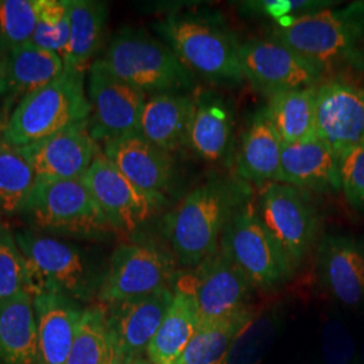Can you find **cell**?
Segmentation results:
<instances>
[{
	"instance_id": "33",
	"label": "cell",
	"mask_w": 364,
	"mask_h": 364,
	"mask_svg": "<svg viewBox=\"0 0 364 364\" xmlns=\"http://www.w3.org/2000/svg\"><path fill=\"white\" fill-rule=\"evenodd\" d=\"M278 329L275 313L251 316L236 333L223 364H260L273 344Z\"/></svg>"
},
{
	"instance_id": "4",
	"label": "cell",
	"mask_w": 364,
	"mask_h": 364,
	"mask_svg": "<svg viewBox=\"0 0 364 364\" xmlns=\"http://www.w3.org/2000/svg\"><path fill=\"white\" fill-rule=\"evenodd\" d=\"M156 30L195 76L225 87L245 81L242 43L218 21L195 14H170L156 23Z\"/></svg>"
},
{
	"instance_id": "45",
	"label": "cell",
	"mask_w": 364,
	"mask_h": 364,
	"mask_svg": "<svg viewBox=\"0 0 364 364\" xmlns=\"http://www.w3.org/2000/svg\"><path fill=\"white\" fill-rule=\"evenodd\" d=\"M363 7H364V1H363Z\"/></svg>"
},
{
	"instance_id": "38",
	"label": "cell",
	"mask_w": 364,
	"mask_h": 364,
	"mask_svg": "<svg viewBox=\"0 0 364 364\" xmlns=\"http://www.w3.org/2000/svg\"><path fill=\"white\" fill-rule=\"evenodd\" d=\"M323 355L326 364H351L355 343L347 328L338 321H328L323 329Z\"/></svg>"
},
{
	"instance_id": "27",
	"label": "cell",
	"mask_w": 364,
	"mask_h": 364,
	"mask_svg": "<svg viewBox=\"0 0 364 364\" xmlns=\"http://www.w3.org/2000/svg\"><path fill=\"white\" fill-rule=\"evenodd\" d=\"M69 9L70 33L63 54L64 68L87 75L105 38L108 6L97 0H69Z\"/></svg>"
},
{
	"instance_id": "10",
	"label": "cell",
	"mask_w": 364,
	"mask_h": 364,
	"mask_svg": "<svg viewBox=\"0 0 364 364\" xmlns=\"http://www.w3.org/2000/svg\"><path fill=\"white\" fill-rule=\"evenodd\" d=\"M87 84L92 108L90 132L97 144L141 134L147 95L117 77L103 60L92 63Z\"/></svg>"
},
{
	"instance_id": "8",
	"label": "cell",
	"mask_w": 364,
	"mask_h": 364,
	"mask_svg": "<svg viewBox=\"0 0 364 364\" xmlns=\"http://www.w3.org/2000/svg\"><path fill=\"white\" fill-rule=\"evenodd\" d=\"M219 250L252 287L272 290L282 287L294 273V267L260 219L252 197L225 225Z\"/></svg>"
},
{
	"instance_id": "15",
	"label": "cell",
	"mask_w": 364,
	"mask_h": 364,
	"mask_svg": "<svg viewBox=\"0 0 364 364\" xmlns=\"http://www.w3.org/2000/svg\"><path fill=\"white\" fill-rule=\"evenodd\" d=\"M18 150L36 180L68 181L82 180L102 149L92 138L88 120Z\"/></svg>"
},
{
	"instance_id": "31",
	"label": "cell",
	"mask_w": 364,
	"mask_h": 364,
	"mask_svg": "<svg viewBox=\"0 0 364 364\" xmlns=\"http://www.w3.org/2000/svg\"><path fill=\"white\" fill-rule=\"evenodd\" d=\"M252 314L247 311L220 321L200 324L177 364H223L236 333Z\"/></svg>"
},
{
	"instance_id": "12",
	"label": "cell",
	"mask_w": 364,
	"mask_h": 364,
	"mask_svg": "<svg viewBox=\"0 0 364 364\" xmlns=\"http://www.w3.org/2000/svg\"><path fill=\"white\" fill-rule=\"evenodd\" d=\"M82 181L115 232L132 235L153 220L165 204L164 196L139 189L105 156L103 150L92 162Z\"/></svg>"
},
{
	"instance_id": "34",
	"label": "cell",
	"mask_w": 364,
	"mask_h": 364,
	"mask_svg": "<svg viewBox=\"0 0 364 364\" xmlns=\"http://www.w3.org/2000/svg\"><path fill=\"white\" fill-rule=\"evenodd\" d=\"M69 33V0H38L37 22L30 42L63 57L68 46Z\"/></svg>"
},
{
	"instance_id": "16",
	"label": "cell",
	"mask_w": 364,
	"mask_h": 364,
	"mask_svg": "<svg viewBox=\"0 0 364 364\" xmlns=\"http://www.w3.org/2000/svg\"><path fill=\"white\" fill-rule=\"evenodd\" d=\"M317 138L338 158L364 144V87L336 78L317 87Z\"/></svg>"
},
{
	"instance_id": "23",
	"label": "cell",
	"mask_w": 364,
	"mask_h": 364,
	"mask_svg": "<svg viewBox=\"0 0 364 364\" xmlns=\"http://www.w3.org/2000/svg\"><path fill=\"white\" fill-rule=\"evenodd\" d=\"M195 114L188 146L209 164L227 161L234 146L235 117L230 103L216 92L195 96Z\"/></svg>"
},
{
	"instance_id": "40",
	"label": "cell",
	"mask_w": 364,
	"mask_h": 364,
	"mask_svg": "<svg viewBox=\"0 0 364 364\" xmlns=\"http://www.w3.org/2000/svg\"><path fill=\"white\" fill-rule=\"evenodd\" d=\"M7 58H9V53L0 46V97H1V93H3V87H4V75H6Z\"/></svg>"
},
{
	"instance_id": "19",
	"label": "cell",
	"mask_w": 364,
	"mask_h": 364,
	"mask_svg": "<svg viewBox=\"0 0 364 364\" xmlns=\"http://www.w3.org/2000/svg\"><path fill=\"white\" fill-rule=\"evenodd\" d=\"M102 150L139 189L165 197L174 177L171 154L150 144L141 134L105 144Z\"/></svg>"
},
{
	"instance_id": "36",
	"label": "cell",
	"mask_w": 364,
	"mask_h": 364,
	"mask_svg": "<svg viewBox=\"0 0 364 364\" xmlns=\"http://www.w3.org/2000/svg\"><path fill=\"white\" fill-rule=\"evenodd\" d=\"M26 290V270L15 232L0 223V304Z\"/></svg>"
},
{
	"instance_id": "30",
	"label": "cell",
	"mask_w": 364,
	"mask_h": 364,
	"mask_svg": "<svg viewBox=\"0 0 364 364\" xmlns=\"http://www.w3.org/2000/svg\"><path fill=\"white\" fill-rule=\"evenodd\" d=\"M65 364H122L103 306L92 305L84 309Z\"/></svg>"
},
{
	"instance_id": "35",
	"label": "cell",
	"mask_w": 364,
	"mask_h": 364,
	"mask_svg": "<svg viewBox=\"0 0 364 364\" xmlns=\"http://www.w3.org/2000/svg\"><path fill=\"white\" fill-rule=\"evenodd\" d=\"M38 0H0V46L7 53L31 41Z\"/></svg>"
},
{
	"instance_id": "39",
	"label": "cell",
	"mask_w": 364,
	"mask_h": 364,
	"mask_svg": "<svg viewBox=\"0 0 364 364\" xmlns=\"http://www.w3.org/2000/svg\"><path fill=\"white\" fill-rule=\"evenodd\" d=\"M257 7L263 10L269 16H273L277 21L287 16H299L301 14L312 13L321 9H326V1H258Z\"/></svg>"
},
{
	"instance_id": "26",
	"label": "cell",
	"mask_w": 364,
	"mask_h": 364,
	"mask_svg": "<svg viewBox=\"0 0 364 364\" xmlns=\"http://www.w3.org/2000/svg\"><path fill=\"white\" fill-rule=\"evenodd\" d=\"M0 364H38V331L28 291L0 304Z\"/></svg>"
},
{
	"instance_id": "5",
	"label": "cell",
	"mask_w": 364,
	"mask_h": 364,
	"mask_svg": "<svg viewBox=\"0 0 364 364\" xmlns=\"http://www.w3.org/2000/svg\"><path fill=\"white\" fill-rule=\"evenodd\" d=\"M85 76L64 68L50 84L23 99L15 107L3 130L6 144L15 149L25 147L88 122L92 108Z\"/></svg>"
},
{
	"instance_id": "7",
	"label": "cell",
	"mask_w": 364,
	"mask_h": 364,
	"mask_svg": "<svg viewBox=\"0 0 364 364\" xmlns=\"http://www.w3.org/2000/svg\"><path fill=\"white\" fill-rule=\"evenodd\" d=\"M22 216L28 228L61 239L97 240L115 232L82 180H36Z\"/></svg>"
},
{
	"instance_id": "1",
	"label": "cell",
	"mask_w": 364,
	"mask_h": 364,
	"mask_svg": "<svg viewBox=\"0 0 364 364\" xmlns=\"http://www.w3.org/2000/svg\"><path fill=\"white\" fill-rule=\"evenodd\" d=\"M251 197L250 185L239 177L210 178L185 196L164 220L177 264L193 270L212 257L225 225Z\"/></svg>"
},
{
	"instance_id": "18",
	"label": "cell",
	"mask_w": 364,
	"mask_h": 364,
	"mask_svg": "<svg viewBox=\"0 0 364 364\" xmlns=\"http://www.w3.org/2000/svg\"><path fill=\"white\" fill-rule=\"evenodd\" d=\"M320 279L348 308L364 306V243L348 235H326L317 250Z\"/></svg>"
},
{
	"instance_id": "44",
	"label": "cell",
	"mask_w": 364,
	"mask_h": 364,
	"mask_svg": "<svg viewBox=\"0 0 364 364\" xmlns=\"http://www.w3.org/2000/svg\"><path fill=\"white\" fill-rule=\"evenodd\" d=\"M0 112H1V105H0Z\"/></svg>"
},
{
	"instance_id": "6",
	"label": "cell",
	"mask_w": 364,
	"mask_h": 364,
	"mask_svg": "<svg viewBox=\"0 0 364 364\" xmlns=\"http://www.w3.org/2000/svg\"><path fill=\"white\" fill-rule=\"evenodd\" d=\"M105 65L134 88L150 93H185L195 88L196 76L169 46L144 28L124 27L112 37Z\"/></svg>"
},
{
	"instance_id": "3",
	"label": "cell",
	"mask_w": 364,
	"mask_h": 364,
	"mask_svg": "<svg viewBox=\"0 0 364 364\" xmlns=\"http://www.w3.org/2000/svg\"><path fill=\"white\" fill-rule=\"evenodd\" d=\"M14 232L25 260L26 290L31 296L58 293L82 305L97 297L105 274L96 270L88 248L31 228Z\"/></svg>"
},
{
	"instance_id": "28",
	"label": "cell",
	"mask_w": 364,
	"mask_h": 364,
	"mask_svg": "<svg viewBox=\"0 0 364 364\" xmlns=\"http://www.w3.org/2000/svg\"><path fill=\"white\" fill-rule=\"evenodd\" d=\"M200 326L195 301L189 293L174 287V297L146 356L151 364H177Z\"/></svg>"
},
{
	"instance_id": "25",
	"label": "cell",
	"mask_w": 364,
	"mask_h": 364,
	"mask_svg": "<svg viewBox=\"0 0 364 364\" xmlns=\"http://www.w3.org/2000/svg\"><path fill=\"white\" fill-rule=\"evenodd\" d=\"M195 107V97L188 93L150 96L142 114L141 135L158 149L173 154L188 146Z\"/></svg>"
},
{
	"instance_id": "21",
	"label": "cell",
	"mask_w": 364,
	"mask_h": 364,
	"mask_svg": "<svg viewBox=\"0 0 364 364\" xmlns=\"http://www.w3.org/2000/svg\"><path fill=\"white\" fill-rule=\"evenodd\" d=\"M38 331V364H65L85 306L58 293L33 296Z\"/></svg>"
},
{
	"instance_id": "41",
	"label": "cell",
	"mask_w": 364,
	"mask_h": 364,
	"mask_svg": "<svg viewBox=\"0 0 364 364\" xmlns=\"http://www.w3.org/2000/svg\"><path fill=\"white\" fill-rule=\"evenodd\" d=\"M3 130H4V129H0V153H1L6 147H9V144H6L4 136H3Z\"/></svg>"
},
{
	"instance_id": "22",
	"label": "cell",
	"mask_w": 364,
	"mask_h": 364,
	"mask_svg": "<svg viewBox=\"0 0 364 364\" xmlns=\"http://www.w3.org/2000/svg\"><path fill=\"white\" fill-rule=\"evenodd\" d=\"M277 182L305 192L341 189L340 158L318 138L296 144H282Z\"/></svg>"
},
{
	"instance_id": "17",
	"label": "cell",
	"mask_w": 364,
	"mask_h": 364,
	"mask_svg": "<svg viewBox=\"0 0 364 364\" xmlns=\"http://www.w3.org/2000/svg\"><path fill=\"white\" fill-rule=\"evenodd\" d=\"M174 297V287L103 306L122 364L144 358Z\"/></svg>"
},
{
	"instance_id": "11",
	"label": "cell",
	"mask_w": 364,
	"mask_h": 364,
	"mask_svg": "<svg viewBox=\"0 0 364 364\" xmlns=\"http://www.w3.org/2000/svg\"><path fill=\"white\" fill-rule=\"evenodd\" d=\"M260 219L294 270L309 254L318 234V215L309 192L273 182L258 200Z\"/></svg>"
},
{
	"instance_id": "42",
	"label": "cell",
	"mask_w": 364,
	"mask_h": 364,
	"mask_svg": "<svg viewBox=\"0 0 364 364\" xmlns=\"http://www.w3.org/2000/svg\"><path fill=\"white\" fill-rule=\"evenodd\" d=\"M124 364H151L149 359H144V358H139V359H135V360H131L129 363Z\"/></svg>"
},
{
	"instance_id": "20",
	"label": "cell",
	"mask_w": 364,
	"mask_h": 364,
	"mask_svg": "<svg viewBox=\"0 0 364 364\" xmlns=\"http://www.w3.org/2000/svg\"><path fill=\"white\" fill-rule=\"evenodd\" d=\"M63 72L64 61L60 54L41 49L31 42L9 53L0 97V119L7 123L16 105L31 93L50 84Z\"/></svg>"
},
{
	"instance_id": "43",
	"label": "cell",
	"mask_w": 364,
	"mask_h": 364,
	"mask_svg": "<svg viewBox=\"0 0 364 364\" xmlns=\"http://www.w3.org/2000/svg\"><path fill=\"white\" fill-rule=\"evenodd\" d=\"M4 127H6V123L0 119V129H4Z\"/></svg>"
},
{
	"instance_id": "14",
	"label": "cell",
	"mask_w": 364,
	"mask_h": 364,
	"mask_svg": "<svg viewBox=\"0 0 364 364\" xmlns=\"http://www.w3.org/2000/svg\"><path fill=\"white\" fill-rule=\"evenodd\" d=\"M240 65L245 80L267 96L317 87L326 81L316 66L273 37L242 43Z\"/></svg>"
},
{
	"instance_id": "2",
	"label": "cell",
	"mask_w": 364,
	"mask_h": 364,
	"mask_svg": "<svg viewBox=\"0 0 364 364\" xmlns=\"http://www.w3.org/2000/svg\"><path fill=\"white\" fill-rule=\"evenodd\" d=\"M273 38L299 53L323 76L364 61L363 1L346 9H321L277 21Z\"/></svg>"
},
{
	"instance_id": "24",
	"label": "cell",
	"mask_w": 364,
	"mask_h": 364,
	"mask_svg": "<svg viewBox=\"0 0 364 364\" xmlns=\"http://www.w3.org/2000/svg\"><path fill=\"white\" fill-rule=\"evenodd\" d=\"M282 141L262 108L243 131L236 156L237 177L263 189L278 180Z\"/></svg>"
},
{
	"instance_id": "29",
	"label": "cell",
	"mask_w": 364,
	"mask_h": 364,
	"mask_svg": "<svg viewBox=\"0 0 364 364\" xmlns=\"http://www.w3.org/2000/svg\"><path fill=\"white\" fill-rule=\"evenodd\" d=\"M317 87L269 96L264 109L282 144L317 138Z\"/></svg>"
},
{
	"instance_id": "32",
	"label": "cell",
	"mask_w": 364,
	"mask_h": 364,
	"mask_svg": "<svg viewBox=\"0 0 364 364\" xmlns=\"http://www.w3.org/2000/svg\"><path fill=\"white\" fill-rule=\"evenodd\" d=\"M36 182L34 171L15 147L0 153V219L22 216Z\"/></svg>"
},
{
	"instance_id": "13",
	"label": "cell",
	"mask_w": 364,
	"mask_h": 364,
	"mask_svg": "<svg viewBox=\"0 0 364 364\" xmlns=\"http://www.w3.org/2000/svg\"><path fill=\"white\" fill-rule=\"evenodd\" d=\"M174 287L192 296L200 324L220 321L251 311L252 287L220 250L191 273L178 277Z\"/></svg>"
},
{
	"instance_id": "37",
	"label": "cell",
	"mask_w": 364,
	"mask_h": 364,
	"mask_svg": "<svg viewBox=\"0 0 364 364\" xmlns=\"http://www.w3.org/2000/svg\"><path fill=\"white\" fill-rule=\"evenodd\" d=\"M340 185L348 204L364 210V144L340 158Z\"/></svg>"
},
{
	"instance_id": "9",
	"label": "cell",
	"mask_w": 364,
	"mask_h": 364,
	"mask_svg": "<svg viewBox=\"0 0 364 364\" xmlns=\"http://www.w3.org/2000/svg\"><path fill=\"white\" fill-rule=\"evenodd\" d=\"M177 260L166 248L153 242L119 245L108 262L97 293L100 306L171 289L177 281Z\"/></svg>"
}]
</instances>
